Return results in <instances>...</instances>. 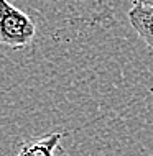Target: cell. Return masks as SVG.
I'll use <instances>...</instances> for the list:
<instances>
[{
    "label": "cell",
    "instance_id": "cell-3",
    "mask_svg": "<svg viewBox=\"0 0 153 156\" xmlns=\"http://www.w3.org/2000/svg\"><path fill=\"white\" fill-rule=\"evenodd\" d=\"M129 22L138 36L147 43L150 49H153V7L132 3L129 13Z\"/></svg>",
    "mask_w": 153,
    "mask_h": 156
},
{
    "label": "cell",
    "instance_id": "cell-1",
    "mask_svg": "<svg viewBox=\"0 0 153 156\" xmlns=\"http://www.w3.org/2000/svg\"><path fill=\"white\" fill-rule=\"evenodd\" d=\"M35 36L36 27L30 15L8 0H0V46L23 49L33 43Z\"/></svg>",
    "mask_w": 153,
    "mask_h": 156
},
{
    "label": "cell",
    "instance_id": "cell-5",
    "mask_svg": "<svg viewBox=\"0 0 153 156\" xmlns=\"http://www.w3.org/2000/svg\"><path fill=\"white\" fill-rule=\"evenodd\" d=\"M78 2H82V0H78Z\"/></svg>",
    "mask_w": 153,
    "mask_h": 156
},
{
    "label": "cell",
    "instance_id": "cell-4",
    "mask_svg": "<svg viewBox=\"0 0 153 156\" xmlns=\"http://www.w3.org/2000/svg\"><path fill=\"white\" fill-rule=\"evenodd\" d=\"M133 3H142V5L153 7V0H133Z\"/></svg>",
    "mask_w": 153,
    "mask_h": 156
},
{
    "label": "cell",
    "instance_id": "cell-2",
    "mask_svg": "<svg viewBox=\"0 0 153 156\" xmlns=\"http://www.w3.org/2000/svg\"><path fill=\"white\" fill-rule=\"evenodd\" d=\"M66 132H51L43 136L28 138L20 145L16 156H54Z\"/></svg>",
    "mask_w": 153,
    "mask_h": 156
}]
</instances>
